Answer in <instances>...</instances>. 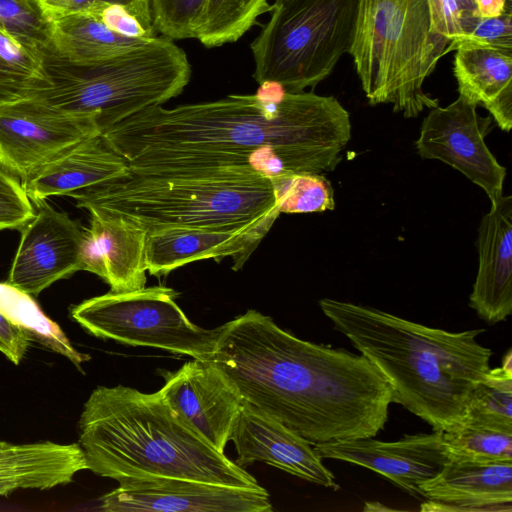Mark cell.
I'll list each match as a JSON object with an SVG mask.
<instances>
[{
  "label": "cell",
  "instance_id": "1",
  "mask_svg": "<svg viewBox=\"0 0 512 512\" xmlns=\"http://www.w3.org/2000/svg\"><path fill=\"white\" fill-rule=\"evenodd\" d=\"M102 135L132 169L235 167L271 178L333 171L351 139V121L333 96L279 87L170 109L152 106Z\"/></svg>",
  "mask_w": 512,
  "mask_h": 512
},
{
  "label": "cell",
  "instance_id": "2",
  "mask_svg": "<svg viewBox=\"0 0 512 512\" xmlns=\"http://www.w3.org/2000/svg\"><path fill=\"white\" fill-rule=\"evenodd\" d=\"M211 361L245 402L312 446L375 437L394 403L361 353L302 340L252 309L221 325Z\"/></svg>",
  "mask_w": 512,
  "mask_h": 512
},
{
  "label": "cell",
  "instance_id": "3",
  "mask_svg": "<svg viewBox=\"0 0 512 512\" xmlns=\"http://www.w3.org/2000/svg\"><path fill=\"white\" fill-rule=\"evenodd\" d=\"M323 314L390 383L394 403L447 432L462 425L472 393L490 369L483 329L448 332L361 304L323 298Z\"/></svg>",
  "mask_w": 512,
  "mask_h": 512
},
{
  "label": "cell",
  "instance_id": "4",
  "mask_svg": "<svg viewBox=\"0 0 512 512\" xmlns=\"http://www.w3.org/2000/svg\"><path fill=\"white\" fill-rule=\"evenodd\" d=\"M78 437L88 470L117 482L163 477L259 486L180 416L160 390L98 386L83 406Z\"/></svg>",
  "mask_w": 512,
  "mask_h": 512
},
{
  "label": "cell",
  "instance_id": "5",
  "mask_svg": "<svg viewBox=\"0 0 512 512\" xmlns=\"http://www.w3.org/2000/svg\"><path fill=\"white\" fill-rule=\"evenodd\" d=\"M68 196L90 214L120 217L147 233L174 227L270 230L280 215L270 179L235 167L129 168Z\"/></svg>",
  "mask_w": 512,
  "mask_h": 512
},
{
  "label": "cell",
  "instance_id": "6",
  "mask_svg": "<svg viewBox=\"0 0 512 512\" xmlns=\"http://www.w3.org/2000/svg\"><path fill=\"white\" fill-rule=\"evenodd\" d=\"M450 43L434 29L428 0H358L349 54L371 105L414 118L438 106L423 85Z\"/></svg>",
  "mask_w": 512,
  "mask_h": 512
},
{
  "label": "cell",
  "instance_id": "7",
  "mask_svg": "<svg viewBox=\"0 0 512 512\" xmlns=\"http://www.w3.org/2000/svg\"><path fill=\"white\" fill-rule=\"evenodd\" d=\"M42 60L49 85L35 98L64 111L94 116L101 134L177 97L191 77L186 53L163 35L102 62L73 63L56 52L42 55Z\"/></svg>",
  "mask_w": 512,
  "mask_h": 512
},
{
  "label": "cell",
  "instance_id": "8",
  "mask_svg": "<svg viewBox=\"0 0 512 512\" xmlns=\"http://www.w3.org/2000/svg\"><path fill=\"white\" fill-rule=\"evenodd\" d=\"M358 0H275L251 43L260 84L296 93L327 78L353 43Z\"/></svg>",
  "mask_w": 512,
  "mask_h": 512
},
{
  "label": "cell",
  "instance_id": "9",
  "mask_svg": "<svg viewBox=\"0 0 512 512\" xmlns=\"http://www.w3.org/2000/svg\"><path fill=\"white\" fill-rule=\"evenodd\" d=\"M178 293L165 286L111 291L74 305L72 319L95 337L211 360L221 326L193 324L175 302Z\"/></svg>",
  "mask_w": 512,
  "mask_h": 512
},
{
  "label": "cell",
  "instance_id": "10",
  "mask_svg": "<svg viewBox=\"0 0 512 512\" xmlns=\"http://www.w3.org/2000/svg\"><path fill=\"white\" fill-rule=\"evenodd\" d=\"M477 107L459 95L448 106L431 108L415 147L421 158L439 160L462 173L494 203L504 195L507 172L485 143L493 119L479 115Z\"/></svg>",
  "mask_w": 512,
  "mask_h": 512
},
{
  "label": "cell",
  "instance_id": "11",
  "mask_svg": "<svg viewBox=\"0 0 512 512\" xmlns=\"http://www.w3.org/2000/svg\"><path fill=\"white\" fill-rule=\"evenodd\" d=\"M101 134L96 118L35 97L0 106V164L24 181L76 143Z\"/></svg>",
  "mask_w": 512,
  "mask_h": 512
},
{
  "label": "cell",
  "instance_id": "12",
  "mask_svg": "<svg viewBox=\"0 0 512 512\" xmlns=\"http://www.w3.org/2000/svg\"><path fill=\"white\" fill-rule=\"evenodd\" d=\"M104 494L106 512H271L269 493L260 485L243 488L180 478L126 479Z\"/></svg>",
  "mask_w": 512,
  "mask_h": 512
},
{
  "label": "cell",
  "instance_id": "13",
  "mask_svg": "<svg viewBox=\"0 0 512 512\" xmlns=\"http://www.w3.org/2000/svg\"><path fill=\"white\" fill-rule=\"evenodd\" d=\"M22 228L7 283L38 296L54 282L83 270L85 227L44 201Z\"/></svg>",
  "mask_w": 512,
  "mask_h": 512
},
{
  "label": "cell",
  "instance_id": "14",
  "mask_svg": "<svg viewBox=\"0 0 512 512\" xmlns=\"http://www.w3.org/2000/svg\"><path fill=\"white\" fill-rule=\"evenodd\" d=\"M163 377L160 392L170 406L224 452L244 402L235 384L211 360L193 359Z\"/></svg>",
  "mask_w": 512,
  "mask_h": 512
},
{
  "label": "cell",
  "instance_id": "15",
  "mask_svg": "<svg viewBox=\"0 0 512 512\" xmlns=\"http://www.w3.org/2000/svg\"><path fill=\"white\" fill-rule=\"evenodd\" d=\"M319 457L368 468L413 496H421L419 485L435 477L450 461L443 432L405 435L397 441L373 437L313 445ZM418 497V496H417Z\"/></svg>",
  "mask_w": 512,
  "mask_h": 512
},
{
  "label": "cell",
  "instance_id": "16",
  "mask_svg": "<svg viewBox=\"0 0 512 512\" xmlns=\"http://www.w3.org/2000/svg\"><path fill=\"white\" fill-rule=\"evenodd\" d=\"M230 441L237 453L235 463L242 468L263 462L308 482L339 489L335 476L308 441L245 401Z\"/></svg>",
  "mask_w": 512,
  "mask_h": 512
},
{
  "label": "cell",
  "instance_id": "17",
  "mask_svg": "<svg viewBox=\"0 0 512 512\" xmlns=\"http://www.w3.org/2000/svg\"><path fill=\"white\" fill-rule=\"evenodd\" d=\"M478 270L469 305L489 324L512 313V196L491 203L476 241Z\"/></svg>",
  "mask_w": 512,
  "mask_h": 512
},
{
  "label": "cell",
  "instance_id": "18",
  "mask_svg": "<svg viewBox=\"0 0 512 512\" xmlns=\"http://www.w3.org/2000/svg\"><path fill=\"white\" fill-rule=\"evenodd\" d=\"M419 489L421 510L511 511L512 462L449 461Z\"/></svg>",
  "mask_w": 512,
  "mask_h": 512
},
{
  "label": "cell",
  "instance_id": "19",
  "mask_svg": "<svg viewBox=\"0 0 512 512\" xmlns=\"http://www.w3.org/2000/svg\"><path fill=\"white\" fill-rule=\"evenodd\" d=\"M269 232L266 228L220 231L174 227L147 233L145 264L150 275L161 276L185 264L231 257L239 270Z\"/></svg>",
  "mask_w": 512,
  "mask_h": 512
},
{
  "label": "cell",
  "instance_id": "20",
  "mask_svg": "<svg viewBox=\"0 0 512 512\" xmlns=\"http://www.w3.org/2000/svg\"><path fill=\"white\" fill-rule=\"evenodd\" d=\"M90 215L83 242V270L102 278L114 292L144 288L147 232L120 217Z\"/></svg>",
  "mask_w": 512,
  "mask_h": 512
},
{
  "label": "cell",
  "instance_id": "21",
  "mask_svg": "<svg viewBox=\"0 0 512 512\" xmlns=\"http://www.w3.org/2000/svg\"><path fill=\"white\" fill-rule=\"evenodd\" d=\"M126 160L102 134L82 140L66 149L24 181L32 202L70 193L125 175Z\"/></svg>",
  "mask_w": 512,
  "mask_h": 512
},
{
  "label": "cell",
  "instance_id": "22",
  "mask_svg": "<svg viewBox=\"0 0 512 512\" xmlns=\"http://www.w3.org/2000/svg\"><path fill=\"white\" fill-rule=\"evenodd\" d=\"M88 465L79 443L0 441V496L17 490H48L73 481Z\"/></svg>",
  "mask_w": 512,
  "mask_h": 512
},
{
  "label": "cell",
  "instance_id": "23",
  "mask_svg": "<svg viewBox=\"0 0 512 512\" xmlns=\"http://www.w3.org/2000/svg\"><path fill=\"white\" fill-rule=\"evenodd\" d=\"M453 72L459 95L481 105L497 126L512 127V51L463 42L455 49Z\"/></svg>",
  "mask_w": 512,
  "mask_h": 512
},
{
  "label": "cell",
  "instance_id": "24",
  "mask_svg": "<svg viewBox=\"0 0 512 512\" xmlns=\"http://www.w3.org/2000/svg\"><path fill=\"white\" fill-rule=\"evenodd\" d=\"M52 17L55 52L73 63L106 61L152 41L122 36L86 12Z\"/></svg>",
  "mask_w": 512,
  "mask_h": 512
},
{
  "label": "cell",
  "instance_id": "25",
  "mask_svg": "<svg viewBox=\"0 0 512 512\" xmlns=\"http://www.w3.org/2000/svg\"><path fill=\"white\" fill-rule=\"evenodd\" d=\"M0 310L23 328L32 341L66 357L78 369L90 360L88 354L74 348L60 326L44 314L31 295L7 282H0Z\"/></svg>",
  "mask_w": 512,
  "mask_h": 512
},
{
  "label": "cell",
  "instance_id": "26",
  "mask_svg": "<svg viewBox=\"0 0 512 512\" xmlns=\"http://www.w3.org/2000/svg\"><path fill=\"white\" fill-rule=\"evenodd\" d=\"M48 85L41 54L0 31V106L35 97Z\"/></svg>",
  "mask_w": 512,
  "mask_h": 512
},
{
  "label": "cell",
  "instance_id": "27",
  "mask_svg": "<svg viewBox=\"0 0 512 512\" xmlns=\"http://www.w3.org/2000/svg\"><path fill=\"white\" fill-rule=\"evenodd\" d=\"M463 424L512 431L511 351L504 357L502 366L490 368L474 389Z\"/></svg>",
  "mask_w": 512,
  "mask_h": 512
},
{
  "label": "cell",
  "instance_id": "28",
  "mask_svg": "<svg viewBox=\"0 0 512 512\" xmlns=\"http://www.w3.org/2000/svg\"><path fill=\"white\" fill-rule=\"evenodd\" d=\"M271 10L268 0H207L197 39L208 48L236 42Z\"/></svg>",
  "mask_w": 512,
  "mask_h": 512
},
{
  "label": "cell",
  "instance_id": "29",
  "mask_svg": "<svg viewBox=\"0 0 512 512\" xmlns=\"http://www.w3.org/2000/svg\"><path fill=\"white\" fill-rule=\"evenodd\" d=\"M0 31L41 56L55 53L54 19L42 0H0Z\"/></svg>",
  "mask_w": 512,
  "mask_h": 512
},
{
  "label": "cell",
  "instance_id": "30",
  "mask_svg": "<svg viewBox=\"0 0 512 512\" xmlns=\"http://www.w3.org/2000/svg\"><path fill=\"white\" fill-rule=\"evenodd\" d=\"M443 443L450 461L512 462V431L463 424L443 432Z\"/></svg>",
  "mask_w": 512,
  "mask_h": 512
},
{
  "label": "cell",
  "instance_id": "31",
  "mask_svg": "<svg viewBox=\"0 0 512 512\" xmlns=\"http://www.w3.org/2000/svg\"><path fill=\"white\" fill-rule=\"evenodd\" d=\"M269 179L280 213H313L335 208L332 185L320 173H286Z\"/></svg>",
  "mask_w": 512,
  "mask_h": 512
},
{
  "label": "cell",
  "instance_id": "32",
  "mask_svg": "<svg viewBox=\"0 0 512 512\" xmlns=\"http://www.w3.org/2000/svg\"><path fill=\"white\" fill-rule=\"evenodd\" d=\"M86 13L94 16L113 32L125 37L145 41L158 37L150 0H137L126 4H102Z\"/></svg>",
  "mask_w": 512,
  "mask_h": 512
},
{
  "label": "cell",
  "instance_id": "33",
  "mask_svg": "<svg viewBox=\"0 0 512 512\" xmlns=\"http://www.w3.org/2000/svg\"><path fill=\"white\" fill-rule=\"evenodd\" d=\"M158 33L171 40L196 38L207 0H150Z\"/></svg>",
  "mask_w": 512,
  "mask_h": 512
},
{
  "label": "cell",
  "instance_id": "34",
  "mask_svg": "<svg viewBox=\"0 0 512 512\" xmlns=\"http://www.w3.org/2000/svg\"><path fill=\"white\" fill-rule=\"evenodd\" d=\"M434 29L448 38L449 52L474 28L480 18L475 0H428Z\"/></svg>",
  "mask_w": 512,
  "mask_h": 512
},
{
  "label": "cell",
  "instance_id": "35",
  "mask_svg": "<svg viewBox=\"0 0 512 512\" xmlns=\"http://www.w3.org/2000/svg\"><path fill=\"white\" fill-rule=\"evenodd\" d=\"M34 214L35 208L24 184L0 164V230L20 229Z\"/></svg>",
  "mask_w": 512,
  "mask_h": 512
},
{
  "label": "cell",
  "instance_id": "36",
  "mask_svg": "<svg viewBox=\"0 0 512 512\" xmlns=\"http://www.w3.org/2000/svg\"><path fill=\"white\" fill-rule=\"evenodd\" d=\"M463 42L512 51V12L480 17L470 33L455 47Z\"/></svg>",
  "mask_w": 512,
  "mask_h": 512
},
{
  "label": "cell",
  "instance_id": "37",
  "mask_svg": "<svg viewBox=\"0 0 512 512\" xmlns=\"http://www.w3.org/2000/svg\"><path fill=\"white\" fill-rule=\"evenodd\" d=\"M32 339L20 326L13 323L0 310V352L18 365L23 359Z\"/></svg>",
  "mask_w": 512,
  "mask_h": 512
},
{
  "label": "cell",
  "instance_id": "38",
  "mask_svg": "<svg viewBox=\"0 0 512 512\" xmlns=\"http://www.w3.org/2000/svg\"><path fill=\"white\" fill-rule=\"evenodd\" d=\"M52 15L86 12L102 4H126L137 0H42Z\"/></svg>",
  "mask_w": 512,
  "mask_h": 512
},
{
  "label": "cell",
  "instance_id": "39",
  "mask_svg": "<svg viewBox=\"0 0 512 512\" xmlns=\"http://www.w3.org/2000/svg\"><path fill=\"white\" fill-rule=\"evenodd\" d=\"M475 4L479 17L512 12V0H475Z\"/></svg>",
  "mask_w": 512,
  "mask_h": 512
}]
</instances>
